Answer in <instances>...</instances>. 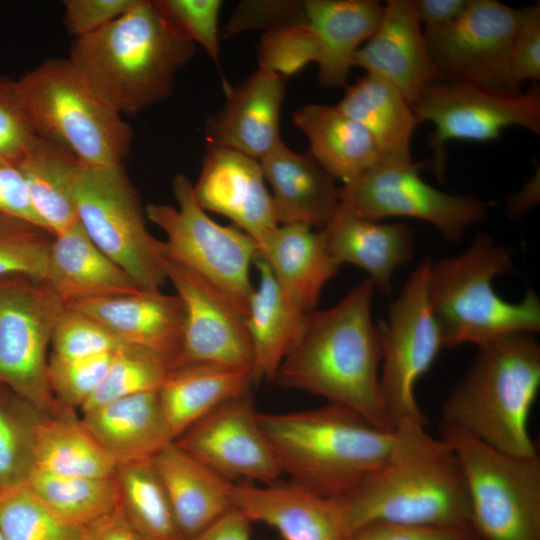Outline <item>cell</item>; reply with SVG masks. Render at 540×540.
<instances>
[{
    "label": "cell",
    "mask_w": 540,
    "mask_h": 540,
    "mask_svg": "<svg viewBox=\"0 0 540 540\" xmlns=\"http://www.w3.org/2000/svg\"><path fill=\"white\" fill-rule=\"evenodd\" d=\"M170 369L156 355L124 345L115 352L102 382L80 411L83 413L116 399L158 391Z\"/></svg>",
    "instance_id": "ab89813d"
},
{
    "label": "cell",
    "mask_w": 540,
    "mask_h": 540,
    "mask_svg": "<svg viewBox=\"0 0 540 540\" xmlns=\"http://www.w3.org/2000/svg\"><path fill=\"white\" fill-rule=\"evenodd\" d=\"M82 529L53 514L27 483L0 488V530L5 540H81Z\"/></svg>",
    "instance_id": "f35d334b"
},
{
    "label": "cell",
    "mask_w": 540,
    "mask_h": 540,
    "mask_svg": "<svg viewBox=\"0 0 540 540\" xmlns=\"http://www.w3.org/2000/svg\"><path fill=\"white\" fill-rule=\"evenodd\" d=\"M81 540H146L117 505L82 529Z\"/></svg>",
    "instance_id": "f5cc1de1"
},
{
    "label": "cell",
    "mask_w": 540,
    "mask_h": 540,
    "mask_svg": "<svg viewBox=\"0 0 540 540\" xmlns=\"http://www.w3.org/2000/svg\"><path fill=\"white\" fill-rule=\"evenodd\" d=\"M426 424L403 419L392 429L382 466L341 497L350 531L372 522L470 526L464 476L452 447Z\"/></svg>",
    "instance_id": "7a4b0ae2"
},
{
    "label": "cell",
    "mask_w": 540,
    "mask_h": 540,
    "mask_svg": "<svg viewBox=\"0 0 540 540\" xmlns=\"http://www.w3.org/2000/svg\"><path fill=\"white\" fill-rule=\"evenodd\" d=\"M519 9L497 0H470L450 23L424 29L438 79L499 92L522 91L513 73Z\"/></svg>",
    "instance_id": "4fadbf2b"
},
{
    "label": "cell",
    "mask_w": 540,
    "mask_h": 540,
    "mask_svg": "<svg viewBox=\"0 0 540 540\" xmlns=\"http://www.w3.org/2000/svg\"><path fill=\"white\" fill-rule=\"evenodd\" d=\"M162 257L167 280L184 309L178 366L211 363L252 371L253 350L245 314L210 281L163 254Z\"/></svg>",
    "instance_id": "2e32d148"
},
{
    "label": "cell",
    "mask_w": 540,
    "mask_h": 540,
    "mask_svg": "<svg viewBox=\"0 0 540 540\" xmlns=\"http://www.w3.org/2000/svg\"><path fill=\"white\" fill-rule=\"evenodd\" d=\"M304 11L319 48V84L346 87L354 55L380 25L384 5L375 0H306Z\"/></svg>",
    "instance_id": "83f0119b"
},
{
    "label": "cell",
    "mask_w": 540,
    "mask_h": 540,
    "mask_svg": "<svg viewBox=\"0 0 540 540\" xmlns=\"http://www.w3.org/2000/svg\"><path fill=\"white\" fill-rule=\"evenodd\" d=\"M257 417L282 475L325 497L351 493L382 466L392 444V430L335 404Z\"/></svg>",
    "instance_id": "277c9868"
},
{
    "label": "cell",
    "mask_w": 540,
    "mask_h": 540,
    "mask_svg": "<svg viewBox=\"0 0 540 540\" xmlns=\"http://www.w3.org/2000/svg\"><path fill=\"white\" fill-rule=\"evenodd\" d=\"M27 485L61 520L84 527L118 505L112 477L60 476L33 469Z\"/></svg>",
    "instance_id": "8d00e7d4"
},
{
    "label": "cell",
    "mask_w": 540,
    "mask_h": 540,
    "mask_svg": "<svg viewBox=\"0 0 540 540\" xmlns=\"http://www.w3.org/2000/svg\"><path fill=\"white\" fill-rule=\"evenodd\" d=\"M45 281L65 305L142 291L94 244L79 221L53 235Z\"/></svg>",
    "instance_id": "4316f807"
},
{
    "label": "cell",
    "mask_w": 540,
    "mask_h": 540,
    "mask_svg": "<svg viewBox=\"0 0 540 540\" xmlns=\"http://www.w3.org/2000/svg\"><path fill=\"white\" fill-rule=\"evenodd\" d=\"M115 352L78 358L50 354L47 377L57 403L64 408L80 410L99 387Z\"/></svg>",
    "instance_id": "b9f144b4"
},
{
    "label": "cell",
    "mask_w": 540,
    "mask_h": 540,
    "mask_svg": "<svg viewBox=\"0 0 540 540\" xmlns=\"http://www.w3.org/2000/svg\"><path fill=\"white\" fill-rule=\"evenodd\" d=\"M418 123L431 122L427 138L431 150L429 166L438 180L445 173V146L450 141L489 142L500 138L511 126L540 134V88L499 92L473 85L435 81L412 106Z\"/></svg>",
    "instance_id": "7c38bea8"
},
{
    "label": "cell",
    "mask_w": 540,
    "mask_h": 540,
    "mask_svg": "<svg viewBox=\"0 0 540 540\" xmlns=\"http://www.w3.org/2000/svg\"><path fill=\"white\" fill-rule=\"evenodd\" d=\"M260 164L272 189L279 225L327 227L340 205L339 187L309 153H297L281 141Z\"/></svg>",
    "instance_id": "cb8c5ba5"
},
{
    "label": "cell",
    "mask_w": 540,
    "mask_h": 540,
    "mask_svg": "<svg viewBox=\"0 0 540 540\" xmlns=\"http://www.w3.org/2000/svg\"><path fill=\"white\" fill-rule=\"evenodd\" d=\"M440 437L454 450L466 485L470 526L481 540H540V459L500 451L452 426Z\"/></svg>",
    "instance_id": "ba28073f"
},
{
    "label": "cell",
    "mask_w": 540,
    "mask_h": 540,
    "mask_svg": "<svg viewBox=\"0 0 540 540\" xmlns=\"http://www.w3.org/2000/svg\"><path fill=\"white\" fill-rule=\"evenodd\" d=\"M15 165L47 231L56 235L78 221L73 187L81 163L75 156L36 136Z\"/></svg>",
    "instance_id": "836d02e7"
},
{
    "label": "cell",
    "mask_w": 540,
    "mask_h": 540,
    "mask_svg": "<svg viewBox=\"0 0 540 540\" xmlns=\"http://www.w3.org/2000/svg\"><path fill=\"white\" fill-rule=\"evenodd\" d=\"M196 45L174 32L153 0H137L102 30L75 39L67 57L86 83L120 115H136L172 93Z\"/></svg>",
    "instance_id": "3957f363"
},
{
    "label": "cell",
    "mask_w": 540,
    "mask_h": 540,
    "mask_svg": "<svg viewBox=\"0 0 540 540\" xmlns=\"http://www.w3.org/2000/svg\"><path fill=\"white\" fill-rule=\"evenodd\" d=\"M226 88L224 107L207 120L209 147L226 148L258 160L281 141L280 114L286 77L259 67L249 77Z\"/></svg>",
    "instance_id": "d6986e66"
},
{
    "label": "cell",
    "mask_w": 540,
    "mask_h": 540,
    "mask_svg": "<svg viewBox=\"0 0 540 540\" xmlns=\"http://www.w3.org/2000/svg\"><path fill=\"white\" fill-rule=\"evenodd\" d=\"M73 199L77 218L89 238L142 291H160L167 277L162 241L146 227L138 191L123 164L80 165Z\"/></svg>",
    "instance_id": "9c48e42d"
},
{
    "label": "cell",
    "mask_w": 540,
    "mask_h": 540,
    "mask_svg": "<svg viewBox=\"0 0 540 540\" xmlns=\"http://www.w3.org/2000/svg\"><path fill=\"white\" fill-rule=\"evenodd\" d=\"M251 521L235 507L191 540H251Z\"/></svg>",
    "instance_id": "11a10c76"
},
{
    "label": "cell",
    "mask_w": 540,
    "mask_h": 540,
    "mask_svg": "<svg viewBox=\"0 0 540 540\" xmlns=\"http://www.w3.org/2000/svg\"><path fill=\"white\" fill-rule=\"evenodd\" d=\"M422 163H379L338 188L339 201L363 218L408 217L434 226L451 243L482 221L487 205L477 197L443 192L420 176Z\"/></svg>",
    "instance_id": "9a60e30c"
},
{
    "label": "cell",
    "mask_w": 540,
    "mask_h": 540,
    "mask_svg": "<svg viewBox=\"0 0 540 540\" xmlns=\"http://www.w3.org/2000/svg\"><path fill=\"white\" fill-rule=\"evenodd\" d=\"M349 540H481L471 526L372 522L351 532Z\"/></svg>",
    "instance_id": "c3c4849f"
},
{
    "label": "cell",
    "mask_w": 540,
    "mask_h": 540,
    "mask_svg": "<svg viewBox=\"0 0 540 540\" xmlns=\"http://www.w3.org/2000/svg\"><path fill=\"white\" fill-rule=\"evenodd\" d=\"M65 306L92 317L122 344L156 355L171 369L178 366L184 309L176 294L140 291Z\"/></svg>",
    "instance_id": "7402d4cb"
},
{
    "label": "cell",
    "mask_w": 540,
    "mask_h": 540,
    "mask_svg": "<svg viewBox=\"0 0 540 540\" xmlns=\"http://www.w3.org/2000/svg\"><path fill=\"white\" fill-rule=\"evenodd\" d=\"M81 420L116 466L150 460L173 442L157 391L96 406L83 412Z\"/></svg>",
    "instance_id": "f1b7e54d"
},
{
    "label": "cell",
    "mask_w": 540,
    "mask_h": 540,
    "mask_svg": "<svg viewBox=\"0 0 540 540\" xmlns=\"http://www.w3.org/2000/svg\"><path fill=\"white\" fill-rule=\"evenodd\" d=\"M539 171L534 174L531 181L519 192L509 198L508 208L511 215H520L534 206L539 199Z\"/></svg>",
    "instance_id": "9f6ffc18"
},
{
    "label": "cell",
    "mask_w": 540,
    "mask_h": 540,
    "mask_svg": "<svg viewBox=\"0 0 540 540\" xmlns=\"http://www.w3.org/2000/svg\"><path fill=\"white\" fill-rule=\"evenodd\" d=\"M251 370L211 363H188L169 370L158 389L173 441L225 401L250 391Z\"/></svg>",
    "instance_id": "f546056e"
},
{
    "label": "cell",
    "mask_w": 540,
    "mask_h": 540,
    "mask_svg": "<svg viewBox=\"0 0 540 540\" xmlns=\"http://www.w3.org/2000/svg\"><path fill=\"white\" fill-rule=\"evenodd\" d=\"M374 290L367 278L333 307L308 313L274 381L392 430L380 390L381 339L371 317Z\"/></svg>",
    "instance_id": "6da1fadb"
},
{
    "label": "cell",
    "mask_w": 540,
    "mask_h": 540,
    "mask_svg": "<svg viewBox=\"0 0 540 540\" xmlns=\"http://www.w3.org/2000/svg\"><path fill=\"white\" fill-rule=\"evenodd\" d=\"M336 106L371 135L382 163L412 162L411 139L419 123L411 104L393 86L366 73L346 86Z\"/></svg>",
    "instance_id": "d6a6232c"
},
{
    "label": "cell",
    "mask_w": 540,
    "mask_h": 540,
    "mask_svg": "<svg viewBox=\"0 0 540 540\" xmlns=\"http://www.w3.org/2000/svg\"><path fill=\"white\" fill-rule=\"evenodd\" d=\"M172 191L177 207L152 203L145 208L147 218L167 237L162 254L210 281L247 316L254 290L250 267L258 253L255 241L236 226L211 219L184 174L174 176Z\"/></svg>",
    "instance_id": "30bf717a"
},
{
    "label": "cell",
    "mask_w": 540,
    "mask_h": 540,
    "mask_svg": "<svg viewBox=\"0 0 540 540\" xmlns=\"http://www.w3.org/2000/svg\"><path fill=\"white\" fill-rule=\"evenodd\" d=\"M36 136L18 98L15 81L0 77V160L16 164Z\"/></svg>",
    "instance_id": "bcb514c9"
},
{
    "label": "cell",
    "mask_w": 540,
    "mask_h": 540,
    "mask_svg": "<svg viewBox=\"0 0 540 540\" xmlns=\"http://www.w3.org/2000/svg\"><path fill=\"white\" fill-rule=\"evenodd\" d=\"M304 1L242 2L226 26L227 35L248 29L265 31L302 19Z\"/></svg>",
    "instance_id": "681fc988"
},
{
    "label": "cell",
    "mask_w": 540,
    "mask_h": 540,
    "mask_svg": "<svg viewBox=\"0 0 540 540\" xmlns=\"http://www.w3.org/2000/svg\"><path fill=\"white\" fill-rule=\"evenodd\" d=\"M118 506L146 540H181L165 488L150 460L116 466Z\"/></svg>",
    "instance_id": "d590c367"
},
{
    "label": "cell",
    "mask_w": 540,
    "mask_h": 540,
    "mask_svg": "<svg viewBox=\"0 0 540 540\" xmlns=\"http://www.w3.org/2000/svg\"><path fill=\"white\" fill-rule=\"evenodd\" d=\"M353 66L393 86L411 106L429 84L438 80L414 0H389L384 4L380 25L355 53Z\"/></svg>",
    "instance_id": "44dd1931"
},
{
    "label": "cell",
    "mask_w": 540,
    "mask_h": 540,
    "mask_svg": "<svg viewBox=\"0 0 540 540\" xmlns=\"http://www.w3.org/2000/svg\"><path fill=\"white\" fill-rule=\"evenodd\" d=\"M137 0H65L63 22L75 39L92 35L128 12Z\"/></svg>",
    "instance_id": "7dc6e473"
},
{
    "label": "cell",
    "mask_w": 540,
    "mask_h": 540,
    "mask_svg": "<svg viewBox=\"0 0 540 540\" xmlns=\"http://www.w3.org/2000/svg\"><path fill=\"white\" fill-rule=\"evenodd\" d=\"M258 286L249 299L246 324L253 350L254 383L274 381L280 365L296 344L306 315L282 294L267 261L257 253Z\"/></svg>",
    "instance_id": "1f68e13d"
},
{
    "label": "cell",
    "mask_w": 540,
    "mask_h": 540,
    "mask_svg": "<svg viewBox=\"0 0 540 540\" xmlns=\"http://www.w3.org/2000/svg\"><path fill=\"white\" fill-rule=\"evenodd\" d=\"M533 334L511 333L478 346L443 406L441 423L511 455H537L528 428L540 387V347Z\"/></svg>",
    "instance_id": "5b68a950"
},
{
    "label": "cell",
    "mask_w": 540,
    "mask_h": 540,
    "mask_svg": "<svg viewBox=\"0 0 540 540\" xmlns=\"http://www.w3.org/2000/svg\"><path fill=\"white\" fill-rule=\"evenodd\" d=\"M324 230L340 265L358 266L375 288L391 295L395 270L412 257L413 232L407 224L369 220L340 203Z\"/></svg>",
    "instance_id": "484cf974"
},
{
    "label": "cell",
    "mask_w": 540,
    "mask_h": 540,
    "mask_svg": "<svg viewBox=\"0 0 540 540\" xmlns=\"http://www.w3.org/2000/svg\"><path fill=\"white\" fill-rule=\"evenodd\" d=\"M265 181L258 160L208 147L193 192L202 209L229 218L255 241L259 251L279 226Z\"/></svg>",
    "instance_id": "ac0fdd59"
},
{
    "label": "cell",
    "mask_w": 540,
    "mask_h": 540,
    "mask_svg": "<svg viewBox=\"0 0 540 540\" xmlns=\"http://www.w3.org/2000/svg\"><path fill=\"white\" fill-rule=\"evenodd\" d=\"M45 414L0 382V488L27 482L35 467V433Z\"/></svg>",
    "instance_id": "74e56055"
},
{
    "label": "cell",
    "mask_w": 540,
    "mask_h": 540,
    "mask_svg": "<svg viewBox=\"0 0 540 540\" xmlns=\"http://www.w3.org/2000/svg\"><path fill=\"white\" fill-rule=\"evenodd\" d=\"M34 133L88 166L123 164L133 132L68 58H51L15 81Z\"/></svg>",
    "instance_id": "52a82bcc"
},
{
    "label": "cell",
    "mask_w": 540,
    "mask_h": 540,
    "mask_svg": "<svg viewBox=\"0 0 540 540\" xmlns=\"http://www.w3.org/2000/svg\"><path fill=\"white\" fill-rule=\"evenodd\" d=\"M470 0H414L418 20L425 29L441 27L457 18Z\"/></svg>",
    "instance_id": "db71d44e"
},
{
    "label": "cell",
    "mask_w": 540,
    "mask_h": 540,
    "mask_svg": "<svg viewBox=\"0 0 540 540\" xmlns=\"http://www.w3.org/2000/svg\"><path fill=\"white\" fill-rule=\"evenodd\" d=\"M168 26L183 39L200 45L219 66L220 0H153Z\"/></svg>",
    "instance_id": "ee69618b"
},
{
    "label": "cell",
    "mask_w": 540,
    "mask_h": 540,
    "mask_svg": "<svg viewBox=\"0 0 540 540\" xmlns=\"http://www.w3.org/2000/svg\"><path fill=\"white\" fill-rule=\"evenodd\" d=\"M150 461L167 493L181 540L195 538L234 508V482L174 441L161 448Z\"/></svg>",
    "instance_id": "603a6c76"
},
{
    "label": "cell",
    "mask_w": 540,
    "mask_h": 540,
    "mask_svg": "<svg viewBox=\"0 0 540 540\" xmlns=\"http://www.w3.org/2000/svg\"><path fill=\"white\" fill-rule=\"evenodd\" d=\"M232 502L251 522L275 528L284 540H349L351 534L340 498L292 481L234 483Z\"/></svg>",
    "instance_id": "ffe728a7"
},
{
    "label": "cell",
    "mask_w": 540,
    "mask_h": 540,
    "mask_svg": "<svg viewBox=\"0 0 540 540\" xmlns=\"http://www.w3.org/2000/svg\"><path fill=\"white\" fill-rule=\"evenodd\" d=\"M64 308L46 281L0 278V382L45 415L64 408L47 377V351Z\"/></svg>",
    "instance_id": "8fae6325"
},
{
    "label": "cell",
    "mask_w": 540,
    "mask_h": 540,
    "mask_svg": "<svg viewBox=\"0 0 540 540\" xmlns=\"http://www.w3.org/2000/svg\"><path fill=\"white\" fill-rule=\"evenodd\" d=\"M52 238L41 226L0 212V278L45 281Z\"/></svg>",
    "instance_id": "60d3db41"
},
{
    "label": "cell",
    "mask_w": 540,
    "mask_h": 540,
    "mask_svg": "<svg viewBox=\"0 0 540 540\" xmlns=\"http://www.w3.org/2000/svg\"><path fill=\"white\" fill-rule=\"evenodd\" d=\"M34 456V469L54 475L112 477L116 470L112 458L69 408L42 417Z\"/></svg>",
    "instance_id": "e575fe53"
},
{
    "label": "cell",
    "mask_w": 540,
    "mask_h": 540,
    "mask_svg": "<svg viewBox=\"0 0 540 540\" xmlns=\"http://www.w3.org/2000/svg\"><path fill=\"white\" fill-rule=\"evenodd\" d=\"M0 540H5V538H4V536H3L2 532H1V530H0Z\"/></svg>",
    "instance_id": "6f0895ef"
},
{
    "label": "cell",
    "mask_w": 540,
    "mask_h": 540,
    "mask_svg": "<svg viewBox=\"0 0 540 540\" xmlns=\"http://www.w3.org/2000/svg\"><path fill=\"white\" fill-rule=\"evenodd\" d=\"M513 73L517 82L540 78V3L519 9V21L513 45Z\"/></svg>",
    "instance_id": "f907efd6"
},
{
    "label": "cell",
    "mask_w": 540,
    "mask_h": 540,
    "mask_svg": "<svg viewBox=\"0 0 540 540\" xmlns=\"http://www.w3.org/2000/svg\"><path fill=\"white\" fill-rule=\"evenodd\" d=\"M285 298L304 313L315 310L325 284L339 271L324 229L279 225L258 251Z\"/></svg>",
    "instance_id": "d4e9b609"
},
{
    "label": "cell",
    "mask_w": 540,
    "mask_h": 540,
    "mask_svg": "<svg viewBox=\"0 0 540 540\" xmlns=\"http://www.w3.org/2000/svg\"><path fill=\"white\" fill-rule=\"evenodd\" d=\"M513 269L511 252L484 233L463 253L431 261L427 300L443 347L480 346L503 335L540 330V300L533 290L512 303L493 288L494 277Z\"/></svg>",
    "instance_id": "8992f818"
},
{
    "label": "cell",
    "mask_w": 540,
    "mask_h": 540,
    "mask_svg": "<svg viewBox=\"0 0 540 540\" xmlns=\"http://www.w3.org/2000/svg\"><path fill=\"white\" fill-rule=\"evenodd\" d=\"M292 121L308 139V153L344 184L382 163L371 135L337 106L308 104L293 112Z\"/></svg>",
    "instance_id": "4dcf8cb0"
},
{
    "label": "cell",
    "mask_w": 540,
    "mask_h": 540,
    "mask_svg": "<svg viewBox=\"0 0 540 540\" xmlns=\"http://www.w3.org/2000/svg\"><path fill=\"white\" fill-rule=\"evenodd\" d=\"M431 260L419 263L389 306L387 320L377 327L382 359L380 390L393 427L403 419L423 424L415 386L443 348L427 300V278Z\"/></svg>",
    "instance_id": "5bb4252c"
},
{
    "label": "cell",
    "mask_w": 540,
    "mask_h": 540,
    "mask_svg": "<svg viewBox=\"0 0 540 540\" xmlns=\"http://www.w3.org/2000/svg\"><path fill=\"white\" fill-rule=\"evenodd\" d=\"M0 212L44 228L22 173L15 164L5 160H0Z\"/></svg>",
    "instance_id": "816d5d0a"
},
{
    "label": "cell",
    "mask_w": 540,
    "mask_h": 540,
    "mask_svg": "<svg viewBox=\"0 0 540 540\" xmlns=\"http://www.w3.org/2000/svg\"><path fill=\"white\" fill-rule=\"evenodd\" d=\"M251 391L220 404L174 442L200 462L231 480L271 484L282 476L261 430Z\"/></svg>",
    "instance_id": "e0dca14e"
},
{
    "label": "cell",
    "mask_w": 540,
    "mask_h": 540,
    "mask_svg": "<svg viewBox=\"0 0 540 540\" xmlns=\"http://www.w3.org/2000/svg\"><path fill=\"white\" fill-rule=\"evenodd\" d=\"M51 354L78 358L114 352L124 346L105 327L87 314L65 306L55 325Z\"/></svg>",
    "instance_id": "f6af8a7d"
},
{
    "label": "cell",
    "mask_w": 540,
    "mask_h": 540,
    "mask_svg": "<svg viewBox=\"0 0 540 540\" xmlns=\"http://www.w3.org/2000/svg\"><path fill=\"white\" fill-rule=\"evenodd\" d=\"M259 67L291 76L308 63H318L319 48L305 15L302 19L265 31L258 46Z\"/></svg>",
    "instance_id": "7bdbcfd3"
}]
</instances>
